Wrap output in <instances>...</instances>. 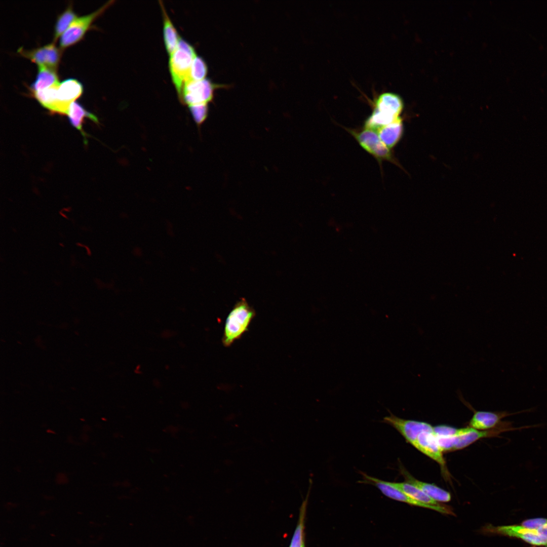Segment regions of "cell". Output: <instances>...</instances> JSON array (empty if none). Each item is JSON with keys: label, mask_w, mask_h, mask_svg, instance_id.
Segmentation results:
<instances>
[{"label": "cell", "mask_w": 547, "mask_h": 547, "mask_svg": "<svg viewBox=\"0 0 547 547\" xmlns=\"http://www.w3.org/2000/svg\"><path fill=\"white\" fill-rule=\"evenodd\" d=\"M403 103L401 97L392 93L380 94L375 101L371 114L366 120L364 127L377 131L401 117Z\"/></svg>", "instance_id": "obj_1"}, {"label": "cell", "mask_w": 547, "mask_h": 547, "mask_svg": "<svg viewBox=\"0 0 547 547\" xmlns=\"http://www.w3.org/2000/svg\"><path fill=\"white\" fill-rule=\"evenodd\" d=\"M255 316V311L244 298H242L228 314L224 324L222 343L230 346L248 331L249 325Z\"/></svg>", "instance_id": "obj_2"}, {"label": "cell", "mask_w": 547, "mask_h": 547, "mask_svg": "<svg viewBox=\"0 0 547 547\" xmlns=\"http://www.w3.org/2000/svg\"><path fill=\"white\" fill-rule=\"evenodd\" d=\"M197 56L193 47L180 38L176 49L170 55L169 69L179 98L188 80L191 66Z\"/></svg>", "instance_id": "obj_3"}, {"label": "cell", "mask_w": 547, "mask_h": 547, "mask_svg": "<svg viewBox=\"0 0 547 547\" xmlns=\"http://www.w3.org/2000/svg\"><path fill=\"white\" fill-rule=\"evenodd\" d=\"M344 128L354 137L362 148L376 159L378 163L386 161L398 165L390 149L382 142L375 130L365 127L361 130Z\"/></svg>", "instance_id": "obj_4"}, {"label": "cell", "mask_w": 547, "mask_h": 547, "mask_svg": "<svg viewBox=\"0 0 547 547\" xmlns=\"http://www.w3.org/2000/svg\"><path fill=\"white\" fill-rule=\"evenodd\" d=\"M360 473L363 477V480L359 481V483L371 484L375 486L382 494L389 498L411 505L434 510L442 514L454 515L453 510L449 506L443 504L434 506L423 503L416 500L405 494L396 487L392 482L383 481L374 477H371L362 472H360Z\"/></svg>", "instance_id": "obj_5"}, {"label": "cell", "mask_w": 547, "mask_h": 547, "mask_svg": "<svg viewBox=\"0 0 547 547\" xmlns=\"http://www.w3.org/2000/svg\"><path fill=\"white\" fill-rule=\"evenodd\" d=\"M482 531L486 534H497L514 537L534 546L547 547V538L537 529H531L520 525L495 526H485Z\"/></svg>", "instance_id": "obj_6"}, {"label": "cell", "mask_w": 547, "mask_h": 547, "mask_svg": "<svg viewBox=\"0 0 547 547\" xmlns=\"http://www.w3.org/2000/svg\"><path fill=\"white\" fill-rule=\"evenodd\" d=\"M55 89L51 112L67 114L70 104L82 95L83 88L77 80L68 79L57 84Z\"/></svg>", "instance_id": "obj_7"}, {"label": "cell", "mask_w": 547, "mask_h": 547, "mask_svg": "<svg viewBox=\"0 0 547 547\" xmlns=\"http://www.w3.org/2000/svg\"><path fill=\"white\" fill-rule=\"evenodd\" d=\"M113 2L110 1L94 12L77 17L61 36L60 46L64 49L78 42L84 36L93 22Z\"/></svg>", "instance_id": "obj_8"}, {"label": "cell", "mask_w": 547, "mask_h": 547, "mask_svg": "<svg viewBox=\"0 0 547 547\" xmlns=\"http://www.w3.org/2000/svg\"><path fill=\"white\" fill-rule=\"evenodd\" d=\"M214 89V85L207 79L188 81L184 84L179 99L188 107L208 104L213 98Z\"/></svg>", "instance_id": "obj_9"}, {"label": "cell", "mask_w": 547, "mask_h": 547, "mask_svg": "<svg viewBox=\"0 0 547 547\" xmlns=\"http://www.w3.org/2000/svg\"><path fill=\"white\" fill-rule=\"evenodd\" d=\"M382 422L395 428L412 445L420 433L433 431V426L428 423L401 418L392 413L384 417Z\"/></svg>", "instance_id": "obj_10"}, {"label": "cell", "mask_w": 547, "mask_h": 547, "mask_svg": "<svg viewBox=\"0 0 547 547\" xmlns=\"http://www.w3.org/2000/svg\"><path fill=\"white\" fill-rule=\"evenodd\" d=\"M18 52L38 66H43L56 70L61 56L60 50L53 43L31 50L20 48Z\"/></svg>", "instance_id": "obj_11"}, {"label": "cell", "mask_w": 547, "mask_h": 547, "mask_svg": "<svg viewBox=\"0 0 547 547\" xmlns=\"http://www.w3.org/2000/svg\"><path fill=\"white\" fill-rule=\"evenodd\" d=\"M412 446L438 463L441 468H445L446 462L443 456V451L433 431L420 433Z\"/></svg>", "instance_id": "obj_12"}, {"label": "cell", "mask_w": 547, "mask_h": 547, "mask_svg": "<svg viewBox=\"0 0 547 547\" xmlns=\"http://www.w3.org/2000/svg\"><path fill=\"white\" fill-rule=\"evenodd\" d=\"M400 471L405 478V482L419 488L436 501L446 502L451 500V494L449 492L433 484L427 483L415 479L402 465H400Z\"/></svg>", "instance_id": "obj_13"}, {"label": "cell", "mask_w": 547, "mask_h": 547, "mask_svg": "<svg viewBox=\"0 0 547 547\" xmlns=\"http://www.w3.org/2000/svg\"><path fill=\"white\" fill-rule=\"evenodd\" d=\"M513 414L506 411H475L470 421L469 426L478 430L491 429L498 426L502 418Z\"/></svg>", "instance_id": "obj_14"}, {"label": "cell", "mask_w": 547, "mask_h": 547, "mask_svg": "<svg viewBox=\"0 0 547 547\" xmlns=\"http://www.w3.org/2000/svg\"><path fill=\"white\" fill-rule=\"evenodd\" d=\"M67 115L70 124L81 133L85 144H87V134L83 128V124L86 118L90 119L96 124L99 123L97 117L92 113L87 111L79 103L75 101L72 103L68 109Z\"/></svg>", "instance_id": "obj_15"}, {"label": "cell", "mask_w": 547, "mask_h": 547, "mask_svg": "<svg viewBox=\"0 0 547 547\" xmlns=\"http://www.w3.org/2000/svg\"><path fill=\"white\" fill-rule=\"evenodd\" d=\"M376 131L382 142L390 149L397 144L402 137L403 131L402 119L400 118Z\"/></svg>", "instance_id": "obj_16"}, {"label": "cell", "mask_w": 547, "mask_h": 547, "mask_svg": "<svg viewBox=\"0 0 547 547\" xmlns=\"http://www.w3.org/2000/svg\"><path fill=\"white\" fill-rule=\"evenodd\" d=\"M507 426L508 425H505L501 427L498 426L494 428L484 431L473 428L468 433L457 436V443L454 451L463 449L480 439L495 436L501 432L507 431L508 428L504 427Z\"/></svg>", "instance_id": "obj_17"}, {"label": "cell", "mask_w": 547, "mask_h": 547, "mask_svg": "<svg viewBox=\"0 0 547 547\" xmlns=\"http://www.w3.org/2000/svg\"><path fill=\"white\" fill-rule=\"evenodd\" d=\"M163 16V35L166 50L170 55L177 48L180 37L170 19L165 7L160 1Z\"/></svg>", "instance_id": "obj_18"}, {"label": "cell", "mask_w": 547, "mask_h": 547, "mask_svg": "<svg viewBox=\"0 0 547 547\" xmlns=\"http://www.w3.org/2000/svg\"><path fill=\"white\" fill-rule=\"evenodd\" d=\"M59 83L56 70L38 66V73L34 82L30 86L32 93L49 88Z\"/></svg>", "instance_id": "obj_19"}, {"label": "cell", "mask_w": 547, "mask_h": 547, "mask_svg": "<svg viewBox=\"0 0 547 547\" xmlns=\"http://www.w3.org/2000/svg\"><path fill=\"white\" fill-rule=\"evenodd\" d=\"M392 483L396 487L417 501L434 506H438L442 504L429 497L419 488L409 483L406 482Z\"/></svg>", "instance_id": "obj_20"}, {"label": "cell", "mask_w": 547, "mask_h": 547, "mask_svg": "<svg viewBox=\"0 0 547 547\" xmlns=\"http://www.w3.org/2000/svg\"><path fill=\"white\" fill-rule=\"evenodd\" d=\"M77 18L71 5H68L57 18L55 26L54 42H56L57 38L63 34Z\"/></svg>", "instance_id": "obj_21"}, {"label": "cell", "mask_w": 547, "mask_h": 547, "mask_svg": "<svg viewBox=\"0 0 547 547\" xmlns=\"http://www.w3.org/2000/svg\"><path fill=\"white\" fill-rule=\"evenodd\" d=\"M307 499V497L303 501L301 506L299 521L289 547H305L304 541V520Z\"/></svg>", "instance_id": "obj_22"}, {"label": "cell", "mask_w": 547, "mask_h": 547, "mask_svg": "<svg viewBox=\"0 0 547 547\" xmlns=\"http://www.w3.org/2000/svg\"><path fill=\"white\" fill-rule=\"evenodd\" d=\"M207 72V67L206 63L201 57L197 56L191 66L189 79L187 82L203 80L205 79Z\"/></svg>", "instance_id": "obj_23"}, {"label": "cell", "mask_w": 547, "mask_h": 547, "mask_svg": "<svg viewBox=\"0 0 547 547\" xmlns=\"http://www.w3.org/2000/svg\"><path fill=\"white\" fill-rule=\"evenodd\" d=\"M473 429L470 426L456 428L450 426L440 425L434 426L433 432L434 434L438 437H453L463 435L471 432Z\"/></svg>", "instance_id": "obj_24"}, {"label": "cell", "mask_w": 547, "mask_h": 547, "mask_svg": "<svg viewBox=\"0 0 547 547\" xmlns=\"http://www.w3.org/2000/svg\"><path fill=\"white\" fill-rule=\"evenodd\" d=\"M188 107L195 123L201 127L208 116V104L196 105Z\"/></svg>", "instance_id": "obj_25"}, {"label": "cell", "mask_w": 547, "mask_h": 547, "mask_svg": "<svg viewBox=\"0 0 547 547\" xmlns=\"http://www.w3.org/2000/svg\"><path fill=\"white\" fill-rule=\"evenodd\" d=\"M547 523V518H535L525 520L521 525L531 529H538Z\"/></svg>", "instance_id": "obj_26"}, {"label": "cell", "mask_w": 547, "mask_h": 547, "mask_svg": "<svg viewBox=\"0 0 547 547\" xmlns=\"http://www.w3.org/2000/svg\"><path fill=\"white\" fill-rule=\"evenodd\" d=\"M540 533L547 538V523L538 528Z\"/></svg>", "instance_id": "obj_27"}]
</instances>
